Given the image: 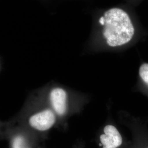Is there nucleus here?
Masks as SVG:
<instances>
[{"label":"nucleus","instance_id":"nucleus-1","mask_svg":"<svg viewBox=\"0 0 148 148\" xmlns=\"http://www.w3.org/2000/svg\"><path fill=\"white\" fill-rule=\"evenodd\" d=\"M99 23L103 27V36L110 48L120 47L128 44L134 35V28L127 13L119 8L106 11Z\"/></svg>","mask_w":148,"mask_h":148},{"label":"nucleus","instance_id":"nucleus-2","mask_svg":"<svg viewBox=\"0 0 148 148\" xmlns=\"http://www.w3.org/2000/svg\"><path fill=\"white\" fill-rule=\"evenodd\" d=\"M90 98V95L84 92L60 86L51 88L47 95L49 106L61 120L81 114L89 103Z\"/></svg>","mask_w":148,"mask_h":148},{"label":"nucleus","instance_id":"nucleus-3","mask_svg":"<svg viewBox=\"0 0 148 148\" xmlns=\"http://www.w3.org/2000/svg\"><path fill=\"white\" fill-rule=\"evenodd\" d=\"M96 138L100 148H131V140L123 135L111 117L100 128Z\"/></svg>","mask_w":148,"mask_h":148},{"label":"nucleus","instance_id":"nucleus-4","mask_svg":"<svg viewBox=\"0 0 148 148\" xmlns=\"http://www.w3.org/2000/svg\"><path fill=\"white\" fill-rule=\"evenodd\" d=\"M122 123L130 130L132 139L130 148H148V127L147 123L126 111L119 114Z\"/></svg>","mask_w":148,"mask_h":148},{"label":"nucleus","instance_id":"nucleus-5","mask_svg":"<svg viewBox=\"0 0 148 148\" xmlns=\"http://www.w3.org/2000/svg\"><path fill=\"white\" fill-rule=\"evenodd\" d=\"M58 118L49 106L34 114L29 119L30 126L40 132H47L56 124Z\"/></svg>","mask_w":148,"mask_h":148},{"label":"nucleus","instance_id":"nucleus-6","mask_svg":"<svg viewBox=\"0 0 148 148\" xmlns=\"http://www.w3.org/2000/svg\"><path fill=\"white\" fill-rule=\"evenodd\" d=\"M136 90L148 98V63L142 64L139 68Z\"/></svg>","mask_w":148,"mask_h":148},{"label":"nucleus","instance_id":"nucleus-7","mask_svg":"<svg viewBox=\"0 0 148 148\" xmlns=\"http://www.w3.org/2000/svg\"><path fill=\"white\" fill-rule=\"evenodd\" d=\"M12 148H30L25 139L21 136H18L13 138Z\"/></svg>","mask_w":148,"mask_h":148},{"label":"nucleus","instance_id":"nucleus-8","mask_svg":"<svg viewBox=\"0 0 148 148\" xmlns=\"http://www.w3.org/2000/svg\"><path fill=\"white\" fill-rule=\"evenodd\" d=\"M85 147L84 142L79 141L76 144V145L74 147V148H85Z\"/></svg>","mask_w":148,"mask_h":148},{"label":"nucleus","instance_id":"nucleus-9","mask_svg":"<svg viewBox=\"0 0 148 148\" xmlns=\"http://www.w3.org/2000/svg\"><path fill=\"white\" fill-rule=\"evenodd\" d=\"M147 120H148V117H147Z\"/></svg>","mask_w":148,"mask_h":148}]
</instances>
